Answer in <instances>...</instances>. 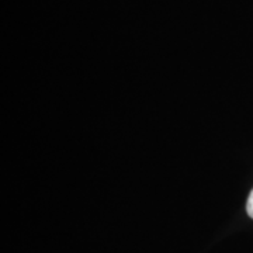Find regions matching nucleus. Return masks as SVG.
Listing matches in <instances>:
<instances>
[{"mask_svg":"<svg viewBox=\"0 0 253 253\" xmlns=\"http://www.w3.org/2000/svg\"><path fill=\"white\" fill-rule=\"evenodd\" d=\"M246 212H248V215L253 219V189L251 191V194H249V197H248V203H246Z\"/></svg>","mask_w":253,"mask_h":253,"instance_id":"f257e3e1","label":"nucleus"}]
</instances>
